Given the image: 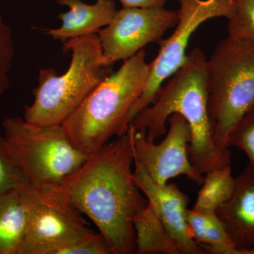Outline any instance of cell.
Returning <instances> with one entry per match:
<instances>
[{"label":"cell","mask_w":254,"mask_h":254,"mask_svg":"<svg viewBox=\"0 0 254 254\" xmlns=\"http://www.w3.org/2000/svg\"><path fill=\"white\" fill-rule=\"evenodd\" d=\"M133 175L137 186L153 205L159 218L182 251V254H205L195 243L187 220L190 198L174 183L159 184L147 175L141 165L134 163Z\"/></svg>","instance_id":"obj_11"},{"label":"cell","mask_w":254,"mask_h":254,"mask_svg":"<svg viewBox=\"0 0 254 254\" xmlns=\"http://www.w3.org/2000/svg\"><path fill=\"white\" fill-rule=\"evenodd\" d=\"M133 225L136 235V254H182L149 202L134 215Z\"/></svg>","instance_id":"obj_15"},{"label":"cell","mask_w":254,"mask_h":254,"mask_svg":"<svg viewBox=\"0 0 254 254\" xmlns=\"http://www.w3.org/2000/svg\"><path fill=\"white\" fill-rule=\"evenodd\" d=\"M28 224L21 188L0 195V254H19Z\"/></svg>","instance_id":"obj_14"},{"label":"cell","mask_w":254,"mask_h":254,"mask_svg":"<svg viewBox=\"0 0 254 254\" xmlns=\"http://www.w3.org/2000/svg\"><path fill=\"white\" fill-rule=\"evenodd\" d=\"M28 209V224L19 254H52L94 231L71 203L60 184L21 187Z\"/></svg>","instance_id":"obj_7"},{"label":"cell","mask_w":254,"mask_h":254,"mask_svg":"<svg viewBox=\"0 0 254 254\" xmlns=\"http://www.w3.org/2000/svg\"><path fill=\"white\" fill-rule=\"evenodd\" d=\"M169 130L163 141L157 144L146 137L145 130H136L129 125L128 134L131 141L133 162L141 165L147 175L157 183L184 175L197 185H202L204 177L190 162L189 147L191 140L190 125L180 114L168 118Z\"/></svg>","instance_id":"obj_9"},{"label":"cell","mask_w":254,"mask_h":254,"mask_svg":"<svg viewBox=\"0 0 254 254\" xmlns=\"http://www.w3.org/2000/svg\"><path fill=\"white\" fill-rule=\"evenodd\" d=\"M56 2L67 6L69 10L58 15L62 21L60 27L41 31L63 43L73 38L95 34L111 22L118 11L114 0H97L93 4L82 0H56Z\"/></svg>","instance_id":"obj_13"},{"label":"cell","mask_w":254,"mask_h":254,"mask_svg":"<svg viewBox=\"0 0 254 254\" xmlns=\"http://www.w3.org/2000/svg\"><path fill=\"white\" fill-rule=\"evenodd\" d=\"M52 254H113L105 237L95 232L57 249Z\"/></svg>","instance_id":"obj_22"},{"label":"cell","mask_w":254,"mask_h":254,"mask_svg":"<svg viewBox=\"0 0 254 254\" xmlns=\"http://www.w3.org/2000/svg\"><path fill=\"white\" fill-rule=\"evenodd\" d=\"M187 220L193 240L206 254H236L235 245L216 213L203 214L187 209Z\"/></svg>","instance_id":"obj_16"},{"label":"cell","mask_w":254,"mask_h":254,"mask_svg":"<svg viewBox=\"0 0 254 254\" xmlns=\"http://www.w3.org/2000/svg\"><path fill=\"white\" fill-rule=\"evenodd\" d=\"M203 186L192 210L203 214L215 213L231 198L235 189L231 165L206 173Z\"/></svg>","instance_id":"obj_17"},{"label":"cell","mask_w":254,"mask_h":254,"mask_svg":"<svg viewBox=\"0 0 254 254\" xmlns=\"http://www.w3.org/2000/svg\"><path fill=\"white\" fill-rule=\"evenodd\" d=\"M128 132L88 155L60 182L71 203L93 222L113 254H136L133 218L148 203L134 180Z\"/></svg>","instance_id":"obj_1"},{"label":"cell","mask_w":254,"mask_h":254,"mask_svg":"<svg viewBox=\"0 0 254 254\" xmlns=\"http://www.w3.org/2000/svg\"><path fill=\"white\" fill-rule=\"evenodd\" d=\"M227 145L245 152L254 168V105L239 120L229 136Z\"/></svg>","instance_id":"obj_20"},{"label":"cell","mask_w":254,"mask_h":254,"mask_svg":"<svg viewBox=\"0 0 254 254\" xmlns=\"http://www.w3.org/2000/svg\"><path fill=\"white\" fill-rule=\"evenodd\" d=\"M207 58L195 47L186 62L159 90L151 104L142 109L131 123L136 130H145L150 141L167 133L166 123L173 114L181 115L190 125L191 140L189 155L201 175L231 165V153L214 141L208 112Z\"/></svg>","instance_id":"obj_2"},{"label":"cell","mask_w":254,"mask_h":254,"mask_svg":"<svg viewBox=\"0 0 254 254\" xmlns=\"http://www.w3.org/2000/svg\"><path fill=\"white\" fill-rule=\"evenodd\" d=\"M234 0H178L179 18L173 34L159 42L158 55L150 63V73L143 93L132 107L129 120L151 104L164 81L186 62L190 37L202 23L218 17L228 19Z\"/></svg>","instance_id":"obj_8"},{"label":"cell","mask_w":254,"mask_h":254,"mask_svg":"<svg viewBox=\"0 0 254 254\" xmlns=\"http://www.w3.org/2000/svg\"><path fill=\"white\" fill-rule=\"evenodd\" d=\"M123 7L152 8L160 7L166 4L168 0H119Z\"/></svg>","instance_id":"obj_23"},{"label":"cell","mask_w":254,"mask_h":254,"mask_svg":"<svg viewBox=\"0 0 254 254\" xmlns=\"http://www.w3.org/2000/svg\"><path fill=\"white\" fill-rule=\"evenodd\" d=\"M63 53H71L69 67L63 74L53 68L40 69L33 101L25 105L23 119L41 126H60L74 113L105 79V59L98 34L73 38L63 43Z\"/></svg>","instance_id":"obj_4"},{"label":"cell","mask_w":254,"mask_h":254,"mask_svg":"<svg viewBox=\"0 0 254 254\" xmlns=\"http://www.w3.org/2000/svg\"><path fill=\"white\" fill-rule=\"evenodd\" d=\"M236 254H246L254 247V168L249 164L235 178L233 194L217 210Z\"/></svg>","instance_id":"obj_12"},{"label":"cell","mask_w":254,"mask_h":254,"mask_svg":"<svg viewBox=\"0 0 254 254\" xmlns=\"http://www.w3.org/2000/svg\"><path fill=\"white\" fill-rule=\"evenodd\" d=\"M208 112L214 141L228 149L229 136L254 105V41L228 36L207 60Z\"/></svg>","instance_id":"obj_5"},{"label":"cell","mask_w":254,"mask_h":254,"mask_svg":"<svg viewBox=\"0 0 254 254\" xmlns=\"http://www.w3.org/2000/svg\"><path fill=\"white\" fill-rule=\"evenodd\" d=\"M246 254H254V247L252 248V250L248 251Z\"/></svg>","instance_id":"obj_24"},{"label":"cell","mask_w":254,"mask_h":254,"mask_svg":"<svg viewBox=\"0 0 254 254\" xmlns=\"http://www.w3.org/2000/svg\"><path fill=\"white\" fill-rule=\"evenodd\" d=\"M227 31L229 36L254 41V0H234Z\"/></svg>","instance_id":"obj_19"},{"label":"cell","mask_w":254,"mask_h":254,"mask_svg":"<svg viewBox=\"0 0 254 254\" xmlns=\"http://www.w3.org/2000/svg\"><path fill=\"white\" fill-rule=\"evenodd\" d=\"M177 11L160 7H123L111 22L97 33L105 59L110 65L129 59L150 43H158L175 28Z\"/></svg>","instance_id":"obj_10"},{"label":"cell","mask_w":254,"mask_h":254,"mask_svg":"<svg viewBox=\"0 0 254 254\" xmlns=\"http://www.w3.org/2000/svg\"><path fill=\"white\" fill-rule=\"evenodd\" d=\"M14 54L12 31L0 12V99L9 88Z\"/></svg>","instance_id":"obj_21"},{"label":"cell","mask_w":254,"mask_h":254,"mask_svg":"<svg viewBox=\"0 0 254 254\" xmlns=\"http://www.w3.org/2000/svg\"><path fill=\"white\" fill-rule=\"evenodd\" d=\"M142 49L108 75L71 114L63 126L71 144L90 155L126 134L130 112L140 98L150 73V63Z\"/></svg>","instance_id":"obj_3"},{"label":"cell","mask_w":254,"mask_h":254,"mask_svg":"<svg viewBox=\"0 0 254 254\" xmlns=\"http://www.w3.org/2000/svg\"><path fill=\"white\" fill-rule=\"evenodd\" d=\"M30 185L26 173L0 136V195Z\"/></svg>","instance_id":"obj_18"},{"label":"cell","mask_w":254,"mask_h":254,"mask_svg":"<svg viewBox=\"0 0 254 254\" xmlns=\"http://www.w3.org/2000/svg\"><path fill=\"white\" fill-rule=\"evenodd\" d=\"M5 141L30 185L59 184L77 170L88 155L76 149L63 126H41L24 119L2 123Z\"/></svg>","instance_id":"obj_6"}]
</instances>
